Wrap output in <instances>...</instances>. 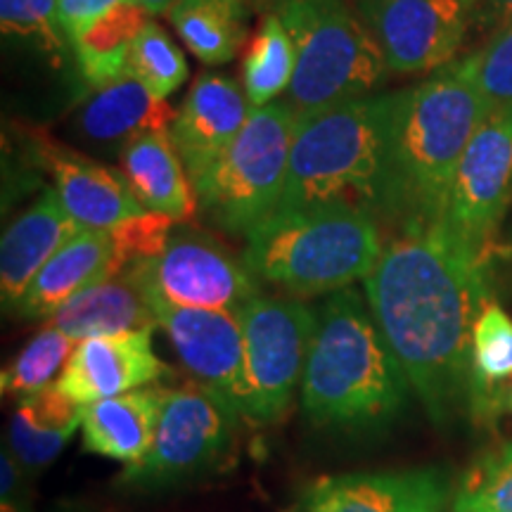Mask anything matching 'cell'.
I'll return each mask as SVG.
<instances>
[{
	"mask_svg": "<svg viewBox=\"0 0 512 512\" xmlns=\"http://www.w3.org/2000/svg\"><path fill=\"white\" fill-rule=\"evenodd\" d=\"M128 76L150 88L157 98H169L188 76V62L181 48L157 22H147L133 43Z\"/></svg>",
	"mask_w": 512,
	"mask_h": 512,
	"instance_id": "30",
	"label": "cell"
},
{
	"mask_svg": "<svg viewBox=\"0 0 512 512\" xmlns=\"http://www.w3.org/2000/svg\"><path fill=\"white\" fill-rule=\"evenodd\" d=\"M121 174L147 211L178 223L195 219L200 202L171 131L140 133L128 140L121 150Z\"/></svg>",
	"mask_w": 512,
	"mask_h": 512,
	"instance_id": "19",
	"label": "cell"
},
{
	"mask_svg": "<svg viewBox=\"0 0 512 512\" xmlns=\"http://www.w3.org/2000/svg\"><path fill=\"white\" fill-rule=\"evenodd\" d=\"M171 221L169 216L155 214V211H145V214L133 216L117 228L110 230L114 252H117L119 275L128 271L131 266L140 261H152L164 252L166 242L171 238Z\"/></svg>",
	"mask_w": 512,
	"mask_h": 512,
	"instance_id": "33",
	"label": "cell"
},
{
	"mask_svg": "<svg viewBox=\"0 0 512 512\" xmlns=\"http://www.w3.org/2000/svg\"><path fill=\"white\" fill-rule=\"evenodd\" d=\"M166 15L197 60L223 64L245 41L249 0H178Z\"/></svg>",
	"mask_w": 512,
	"mask_h": 512,
	"instance_id": "26",
	"label": "cell"
},
{
	"mask_svg": "<svg viewBox=\"0 0 512 512\" xmlns=\"http://www.w3.org/2000/svg\"><path fill=\"white\" fill-rule=\"evenodd\" d=\"M147 302L197 384L240 415L238 392L245 339L238 311L190 309L159 297H147Z\"/></svg>",
	"mask_w": 512,
	"mask_h": 512,
	"instance_id": "13",
	"label": "cell"
},
{
	"mask_svg": "<svg viewBox=\"0 0 512 512\" xmlns=\"http://www.w3.org/2000/svg\"><path fill=\"white\" fill-rule=\"evenodd\" d=\"M164 389H136L81 406L83 448L95 456L138 465L155 441Z\"/></svg>",
	"mask_w": 512,
	"mask_h": 512,
	"instance_id": "20",
	"label": "cell"
},
{
	"mask_svg": "<svg viewBox=\"0 0 512 512\" xmlns=\"http://www.w3.org/2000/svg\"><path fill=\"white\" fill-rule=\"evenodd\" d=\"M448 484L437 470L325 477L297 512H441Z\"/></svg>",
	"mask_w": 512,
	"mask_h": 512,
	"instance_id": "16",
	"label": "cell"
},
{
	"mask_svg": "<svg viewBox=\"0 0 512 512\" xmlns=\"http://www.w3.org/2000/svg\"><path fill=\"white\" fill-rule=\"evenodd\" d=\"M489 114L463 60L394 93L384 223L444 221L460 159Z\"/></svg>",
	"mask_w": 512,
	"mask_h": 512,
	"instance_id": "2",
	"label": "cell"
},
{
	"mask_svg": "<svg viewBox=\"0 0 512 512\" xmlns=\"http://www.w3.org/2000/svg\"><path fill=\"white\" fill-rule=\"evenodd\" d=\"M138 5H143V8L150 12V15H162V12H169L178 0H136Z\"/></svg>",
	"mask_w": 512,
	"mask_h": 512,
	"instance_id": "38",
	"label": "cell"
},
{
	"mask_svg": "<svg viewBox=\"0 0 512 512\" xmlns=\"http://www.w3.org/2000/svg\"><path fill=\"white\" fill-rule=\"evenodd\" d=\"M79 427L81 406L67 399L53 384L43 392L19 399L10 422L12 456L27 470L46 467L60 456Z\"/></svg>",
	"mask_w": 512,
	"mask_h": 512,
	"instance_id": "24",
	"label": "cell"
},
{
	"mask_svg": "<svg viewBox=\"0 0 512 512\" xmlns=\"http://www.w3.org/2000/svg\"><path fill=\"white\" fill-rule=\"evenodd\" d=\"M394 93L299 117L278 209L349 204L384 223Z\"/></svg>",
	"mask_w": 512,
	"mask_h": 512,
	"instance_id": "4",
	"label": "cell"
},
{
	"mask_svg": "<svg viewBox=\"0 0 512 512\" xmlns=\"http://www.w3.org/2000/svg\"><path fill=\"white\" fill-rule=\"evenodd\" d=\"M74 351V339L62 330L43 328L3 370V392L27 399L50 387L60 368L67 366Z\"/></svg>",
	"mask_w": 512,
	"mask_h": 512,
	"instance_id": "29",
	"label": "cell"
},
{
	"mask_svg": "<svg viewBox=\"0 0 512 512\" xmlns=\"http://www.w3.org/2000/svg\"><path fill=\"white\" fill-rule=\"evenodd\" d=\"M382 249L377 216L349 204H320L273 211L247 235L242 261L261 283L311 297L366 280Z\"/></svg>",
	"mask_w": 512,
	"mask_h": 512,
	"instance_id": "5",
	"label": "cell"
},
{
	"mask_svg": "<svg viewBox=\"0 0 512 512\" xmlns=\"http://www.w3.org/2000/svg\"><path fill=\"white\" fill-rule=\"evenodd\" d=\"M294 76V43L280 15H266L242 62V81L252 110L264 107L290 88Z\"/></svg>",
	"mask_w": 512,
	"mask_h": 512,
	"instance_id": "28",
	"label": "cell"
},
{
	"mask_svg": "<svg viewBox=\"0 0 512 512\" xmlns=\"http://www.w3.org/2000/svg\"><path fill=\"white\" fill-rule=\"evenodd\" d=\"M3 512H17L15 496L19 489V460L10 453H3Z\"/></svg>",
	"mask_w": 512,
	"mask_h": 512,
	"instance_id": "36",
	"label": "cell"
},
{
	"mask_svg": "<svg viewBox=\"0 0 512 512\" xmlns=\"http://www.w3.org/2000/svg\"><path fill=\"white\" fill-rule=\"evenodd\" d=\"M512 197V107L491 112L460 159L444 221L489 256L491 242Z\"/></svg>",
	"mask_w": 512,
	"mask_h": 512,
	"instance_id": "12",
	"label": "cell"
},
{
	"mask_svg": "<svg viewBox=\"0 0 512 512\" xmlns=\"http://www.w3.org/2000/svg\"><path fill=\"white\" fill-rule=\"evenodd\" d=\"M294 43L290 102L299 117L368 98L389 74L366 24L344 0H283Z\"/></svg>",
	"mask_w": 512,
	"mask_h": 512,
	"instance_id": "6",
	"label": "cell"
},
{
	"mask_svg": "<svg viewBox=\"0 0 512 512\" xmlns=\"http://www.w3.org/2000/svg\"><path fill=\"white\" fill-rule=\"evenodd\" d=\"M43 155L55 176L62 207L81 230H112L145 214L124 174L74 155L50 140L43 145Z\"/></svg>",
	"mask_w": 512,
	"mask_h": 512,
	"instance_id": "18",
	"label": "cell"
},
{
	"mask_svg": "<svg viewBox=\"0 0 512 512\" xmlns=\"http://www.w3.org/2000/svg\"><path fill=\"white\" fill-rule=\"evenodd\" d=\"M249 112L247 93L233 79L221 74L197 76L171 124V138L192 185L233 145Z\"/></svg>",
	"mask_w": 512,
	"mask_h": 512,
	"instance_id": "15",
	"label": "cell"
},
{
	"mask_svg": "<svg viewBox=\"0 0 512 512\" xmlns=\"http://www.w3.org/2000/svg\"><path fill=\"white\" fill-rule=\"evenodd\" d=\"M399 361L354 287L332 292L316 309L302 375V406L311 422L344 432L389 425L408 399Z\"/></svg>",
	"mask_w": 512,
	"mask_h": 512,
	"instance_id": "3",
	"label": "cell"
},
{
	"mask_svg": "<svg viewBox=\"0 0 512 512\" xmlns=\"http://www.w3.org/2000/svg\"><path fill=\"white\" fill-rule=\"evenodd\" d=\"M453 512H512V441L465 472Z\"/></svg>",
	"mask_w": 512,
	"mask_h": 512,
	"instance_id": "31",
	"label": "cell"
},
{
	"mask_svg": "<svg viewBox=\"0 0 512 512\" xmlns=\"http://www.w3.org/2000/svg\"><path fill=\"white\" fill-rule=\"evenodd\" d=\"M363 285L384 342L432 420L444 422L470 396L472 328L489 302L486 256L446 221L406 223Z\"/></svg>",
	"mask_w": 512,
	"mask_h": 512,
	"instance_id": "1",
	"label": "cell"
},
{
	"mask_svg": "<svg viewBox=\"0 0 512 512\" xmlns=\"http://www.w3.org/2000/svg\"><path fill=\"white\" fill-rule=\"evenodd\" d=\"M392 74L437 72L463 48L479 0H354Z\"/></svg>",
	"mask_w": 512,
	"mask_h": 512,
	"instance_id": "10",
	"label": "cell"
},
{
	"mask_svg": "<svg viewBox=\"0 0 512 512\" xmlns=\"http://www.w3.org/2000/svg\"><path fill=\"white\" fill-rule=\"evenodd\" d=\"M166 366L152 349V328L81 339L55 387L74 403H93L143 389Z\"/></svg>",
	"mask_w": 512,
	"mask_h": 512,
	"instance_id": "14",
	"label": "cell"
},
{
	"mask_svg": "<svg viewBox=\"0 0 512 512\" xmlns=\"http://www.w3.org/2000/svg\"><path fill=\"white\" fill-rule=\"evenodd\" d=\"M145 297L190 309L240 311L259 292L245 261L195 230H174L164 252L124 271Z\"/></svg>",
	"mask_w": 512,
	"mask_h": 512,
	"instance_id": "9",
	"label": "cell"
},
{
	"mask_svg": "<svg viewBox=\"0 0 512 512\" xmlns=\"http://www.w3.org/2000/svg\"><path fill=\"white\" fill-rule=\"evenodd\" d=\"M155 323V311L128 273L114 275L74 294L50 316V325L72 339L119 335L128 330L155 328Z\"/></svg>",
	"mask_w": 512,
	"mask_h": 512,
	"instance_id": "22",
	"label": "cell"
},
{
	"mask_svg": "<svg viewBox=\"0 0 512 512\" xmlns=\"http://www.w3.org/2000/svg\"><path fill=\"white\" fill-rule=\"evenodd\" d=\"M245 339L240 375V415L275 422L287 411L302 382L316 311L299 299L256 294L238 311Z\"/></svg>",
	"mask_w": 512,
	"mask_h": 512,
	"instance_id": "8",
	"label": "cell"
},
{
	"mask_svg": "<svg viewBox=\"0 0 512 512\" xmlns=\"http://www.w3.org/2000/svg\"><path fill=\"white\" fill-rule=\"evenodd\" d=\"M238 413L202 384L164 389L155 441L143 463L128 467L138 486H169L197 477L219 460L233 439Z\"/></svg>",
	"mask_w": 512,
	"mask_h": 512,
	"instance_id": "11",
	"label": "cell"
},
{
	"mask_svg": "<svg viewBox=\"0 0 512 512\" xmlns=\"http://www.w3.org/2000/svg\"><path fill=\"white\" fill-rule=\"evenodd\" d=\"M150 12L143 5L124 0L95 19L74 38L76 60H79L83 79L93 88H105L128 76L133 43L147 22Z\"/></svg>",
	"mask_w": 512,
	"mask_h": 512,
	"instance_id": "25",
	"label": "cell"
},
{
	"mask_svg": "<svg viewBox=\"0 0 512 512\" xmlns=\"http://www.w3.org/2000/svg\"><path fill=\"white\" fill-rule=\"evenodd\" d=\"M0 22L5 34L36 38L48 50L62 48L57 0H0Z\"/></svg>",
	"mask_w": 512,
	"mask_h": 512,
	"instance_id": "34",
	"label": "cell"
},
{
	"mask_svg": "<svg viewBox=\"0 0 512 512\" xmlns=\"http://www.w3.org/2000/svg\"><path fill=\"white\" fill-rule=\"evenodd\" d=\"M174 107L157 98L150 88L133 76L98 88L81 112V128L88 138L100 143L133 140L140 133L169 131L176 119Z\"/></svg>",
	"mask_w": 512,
	"mask_h": 512,
	"instance_id": "23",
	"label": "cell"
},
{
	"mask_svg": "<svg viewBox=\"0 0 512 512\" xmlns=\"http://www.w3.org/2000/svg\"><path fill=\"white\" fill-rule=\"evenodd\" d=\"M79 233V223L62 207L57 190L43 192L12 221L0 245V292L5 309H17L43 266Z\"/></svg>",
	"mask_w": 512,
	"mask_h": 512,
	"instance_id": "17",
	"label": "cell"
},
{
	"mask_svg": "<svg viewBox=\"0 0 512 512\" xmlns=\"http://www.w3.org/2000/svg\"><path fill=\"white\" fill-rule=\"evenodd\" d=\"M479 15L494 31L501 29L512 24V0H479Z\"/></svg>",
	"mask_w": 512,
	"mask_h": 512,
	"instance_id": "37",
	"label": "cell"
},
{
	"mask_svg": "<svg viewBox=\"0 0 512 512\" xmlns=\"http://www.w3.org/2000/svg\"><path fill=\"white\" fill-rule=\"evenodd\" d=\"M508 406L512 408V387H510V392H508Z\"/></svg>",
	"mask_w": 512,
	"mask_h": 512,
	"instance_id": "39",
	"label": "cell"
},
{
	"mask_svg": "<svg viewBox=\"0 0 512 512\" xmlns=\"http://www.w3.org/2000/svg\"><path fill=\"white\" fill-rule=\"evenodd\" d=\"M119 275L110 230H81L43 266L17 306L29 318L53 316L74 294Z\"/></svg>",
	"mask_w": 512,
	"mask_h": 512,
	"instance_id": "21",
	"label": "cell"
},
{
	"mask_svg": "<svg viewBox=\"0 0 512 512\" xmlns=\"http://www.w3.org/2000/svg\"><path fill=\"white\" fill-rule=\"evenodd\" d=\"M512 380V318L496 302H486L472 328L470 399L486 413L498 399L508 401Z\"/></svg>",
	"mask_w": 512,
	"mask_h": 512,
	"instance_id": "27",
	"label": "cell"
},
{
	"mask_svg": "<svg viewBox=\"0 0 512 512\" xmlns=\"http://www.w3.org/2000/svg\"><path fill=\"white\" fill-rule=\"evenodd\" d=\"M491 112L512 107V24L496 29L477 53L463 57Z\"/></svg>",
	"mask_w": 512,
	"mask_h": 512,
	"instance_id": "32",
	"label": "cell"
},
{
	"mask_svg": "<svg viewBox=\"0 0 512 512\" xmlns=\"http://www.w3.org/2000/svg\"><path fill=\"white\" fill-rule=\"evenodd\" d=\"M297 124L290 100L256 107L233 145L195 183L197 202L221 230L247 238L273 214L287 183Z\"/></svg>",
	"mask_w": 512,
	"mask_h": 512,
	"instance_id": "7",
	"label": "cell"
},
{
	"mask_svg": "<svg viewBox=\"0 0 512 512\" xmlns=\"http://www.w3.org/2000/svg\"><path fill=\"white\" fill-rule=\"evenodd\" d=\"M117 3H124V0H57V22H60L62 34L74 41L83 29L91 27L95 19Z\"/></svg>",
	"mask_w": 512,
	"mask_h": 512,
	"instance_id": "35",
	"label": "cell"
}]
</instances>
